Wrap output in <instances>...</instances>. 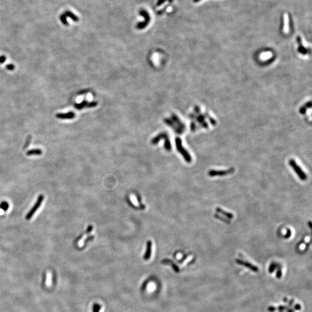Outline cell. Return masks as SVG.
I'll use <instances>...</instances> for the list:
<instances>
[{"label": "cell", "instance_id": "4316f807", "mask_svg": "<svg viewBox=\"0 0 312 312\" xmlns=\"http://www.w3.org/2000/svg\"><path fill=\"white\" fill-rule=\"evenodd\" d=\"M194 1H195V2H197V1H200V0H194Z\"/></svg>", "mask_w": 312, "mask_h": 312}, {"label": "cell", "instance_id": "8fae6325", "mask_svg": "<svg viewBox=\"0 0 312 312\" xmlns=\"http://www.w3.org/2000/svg\"><path fill=\"white\" fill-rule=\"evenodd\" d=\"M216 211H217L218 213H219L223 215L224 216H225V217H227V218H228V219H232L233 218V214H232L231 213L226 212V211L223 210L222 209H221V208H216Z\"/></svg>", "mask_w": 312, "mask_h": 312}, {"label": "cell", "instance_id": "3957f363", "mask_svg": "<svg viewBox=\"0 0 312 312\" xmlns=\"http://www.w3.org/2000/svg\"><path fill=\"white\" fill-rule=\"evenodd\" d=\"M289 165L293 169L296 175L299 176V179L302 180H306L307 179V176L301 168L297 164L296 161L294 159H291L289 161Z\"/></svg>", "mask_w": 312, "mask_h": 312}, {"label": "cell", "instance_id": "4fadbf2b", "mask_svg": "<svg viewBox=\"0 0 312 312\" xmlns=\"http://www.w3.org/2000/svg\"><path fill=\"white\" fill-rule=\"evenodd\" d=\"M42 153V152L41 149H32L27 152V156H32V155H40Z\"/></svg>", "mask_w": 312, "mask_h": 312}, {"label": "cell", "instance_id": "277c9868", "mask_svg": "<svg viewBox=\"0 0 312 312\" xmlns=\"http://www.w3.org/2000/svg\"><path fill=\"white\" fill-rule=\"evenodd\" d=\"M43 196L42 195H40L39 197H38V198L35 203V204L34 205V206L32 207V208L30 210V211L27 213V215H26V219L27 220H29L30 219L32 216L34 215V214L36 212V211L37 210V209L40 207L42 202V201L43 200Z\"/></svg>", "mask_w": 312, "mask_h": 312}, {"label": "cell", "instance_id": "ffe728a7", "mask_svg": "<svg viewBox=\"0 0 312 312\" xmlns=\"http://www.w3.org/2000/svg\"><path fill=\"white\" fill-rule=\"evenodd\" d=\"M101 306L98 304H94L93 306V312H99Z\"/></svg>", "mask_w": 312, "mask_h": 312}, {"label": "cell", "instance_id": "44dd1931", "mask_svg": "<svg viewBox=\"0 0 312 312\" xmlns=\"http://www.w3.org/2000/svg\"><path fill=\"white\" fill-rule=\"evenodd\" d=\"M15 66L14 64H8V65H7L6 66V68L9 71H12V70H14L15 69Z\"/></svg>", "mask_w": 312, "mask_h": 312}, {"label": "cell", "instance_id": "ba28073f", "mask_svg": "<svg viewBox=\"0 0 312 312\" xmlns=\"http://www.w3.org/2000/svg\"><path fill=\"white\" fill-rule=\"evenodd\" d=\"M55 116L60 119H72L75 117V114L73 112H70L66 113H57Z\"/></svg>", "mask_w": 312, "mask_h": 312}, {"label": "cell", "instance_id": "603a6c76", "mask_svg": "<svg viewBox=\"0 0 312 312\" xmlns=\"http://www.w3.org/2000/svg\"><path fill=\"white\" fill-rule=\"evenodd\" d=\"M31 136H29L28 138H27V141H26V144H25V145H24V148H26L28 147L29 143H30V142H31V141H31Z\"/></svg>", "mask_w": 312, "mask_h": 312}, {"label": "cell", "instance_id": "7c38bea8", "mask_svg": "<svg viewBox=\"0 0 312 312\" xmlns=\"http://www.w3.org/2000/svg\"><path fill=\"white\" fill-rule=\"evenodd\" d=\"M288 17L287 14L284 15V32L287 33L288 32Z\"/></svg>", "mask_w": 312, "mask_h": 312}, {"label": "cell", "instance_id": "52a82bcc", "mask_svg": "<svg viewBox=\"0 0 312 312\" xmlns=\"http://www.w3.org/2000/svg\"><path fill=\"white\" fill-rule=\"evenodd\" d=\"M164 121L165 123L168 126H170L172 129H173L174 130L175 133H176L177 134H182L183 133V131L182 130H181L177 126H176V125L175 124V123L171 119L168 118H164Z\"/></svg>", "mask_w": 312, "mask_h": 312}, {"label": "cell", "instance_id": "9c48e42d", "mask_svg": "<svg viewBox=\"0 0 312 312\" xmlns=\"http://www.w3.org/2000/svg\"><path fill=\"white\" fill-rule=\"evenodd\" d=\"M171 118H172V120L177 125V127L181 130H182L183 131L185 129V126H184V124L180 120V119L177 117V116L175 114H172V116H171Z\"/></svg>", "mask_w": 312, "mask_h": 312}, {"label": "cell", "instance_id": "9a60e30c", "mask_svg": "<svg viewBox=\"0 0 312 312\" xmlns=\"http://www.w3.org/2000/svg\"><path fill=\"white\" fill-rule=\"evenodd\" d=\"M64 15L67 17H69L71 19H72L74 22H78L79 20V18L76 15H75L73 13L71 12L70 11H66Z\"/></svg>", "mask_w": 312, "mask_h": 312}, {"label": "cell", "instance_id": "30bf717a", "mask_svg": "<svg viewBox=\"0 0 312 312\" xmlns=\"http://www.w3.org/2000/svg\"><path fill=\"white\" fill-rule=\"evenodd\" d=\"M152 242L151 241H148V243H147V248H146V253H145V254L144 256V259L146 260H148L150 259V256H151V254H152Z\"/></svg>", "mask_w": 312, "mask_h": 312}, {"label": "cell", "instance_id": "e0dca14e", "mask_svg": "<svg viewBox=\"0 0 312 312\" xmlns=\"http://www.w3.org/2000/svg\"><path fill=\"white\" fill-rule=\"evenodd\" d=\"M60 20H61V22L63 23L64 24H65V25L68 24V22H67V16L64 14L61 15Z\"/></svg>", "mask_w": 312, "mask_h": 312}, {"label": "cell", "instance_id": "5bb4252c", "mask_svg": "<svg viewBox=\"0 0 312 312\" xmlns=\"http://www.w3.org/2000/svg\"><path fill=\"white\" fill-rule=\"evenodd\" d=\"M88 102L87 101H83L82 102L79 103V104H75V108H76L78 110H81V109H82L83 108L85 107H87V105L88 104Z\"/></svg>", "mask_w": 312, "mask_h": 312}, {"label": "cell", "instance_id": "7402d4cb", "mask_svg": "<svg viewBox=\"0 0 312 312\" xmlns=\"http://www.w3.org/2000/svg\"><path fill=\"white\" fill-rule=\"evenodd\" d=\"M6 57L5 55H1L0 56V64H3L4 62L6 61Z\"/></svg>", "mask_w": 312, "mask_h": 312}, {"label": "cell", "instance_id": "484cf974", "mask_svg": "<svg viewBox=\"0 0 312 312\" xmlns=\"http://www.w3.org/2000/svg\"><path fill=\"white\" fill-rule=\"evenodd\" d=\"M309 226H310V228H311V222L310 221L309 222Z\"/></svg>", "mask_w": 312, "mask_h": 312}, {"label": "cell", "instance_id": "ac0fdd59", "mask_svg": "<svg viewBox=\"0 0 312 312\" xmlns=\"http://www.w3.org/2000/svg\"><path fill=\"white\" fill-rule=\"evenodd\" d=\"M97 105H98L97 102H91L88 103L87 105V108H93L97 106Z\"/></svg>", "mask_w": 312, "mask_h": 312}, {"label": "cell", "instance_id": "8992f818", "mask_svg": "<svg viewBox=\"0 0 312 312\" xmlns=\"http://www.w3.org/2000/svg\"><path fill=\"white\" fill-rule=\"evenodd\" d=\"M140 14L143 16V17L145 18V22H142V23H139L137 24V28L138 29H143L144 28H145L146 27H147L148 24L150 22V16L149 15V14L147 13L146 11H144V10H142L140 12Z\"/></svg>", "mask_w": 312, "mask_h": 312}, {"label": "cell", "instance_id": "6da1fadb", "mask_svg": "<svg viewBox=\"0 0 312 312\" xmlns=\"http://www.w3.org/2000/svg\"><path fill=\"white\" fill-rule=\"evenodd\" d=\"M175 142L177 151L182 155L185 161H187V162H191L192 161V157L189 153V152L183 147L181 139L179 138H176L175 139Z\"/></svg>", "mask_w": 312, "mask_h": 312}, {"label": "cell", "instance_id": "5b68a950", "mask_svg": "<svg viewBox=\"0 0 312 312\" xmlns=\"http://www.w3.org/2000/svg\"><path fill=\"white\" fill-rule=\"evenodd\" d=\"M234 171L233 168L228 170H210L208 172V175L210 177L214 176H223L229 175Z\"/></svg>", "mask_w": 312, "mask_h": 312}, {"label": "cell", "instance_id": "cb8c5ba5", "mask_svg": "<svg viewBox=\"0 0 312 312\" xmlns=\"http://www.w3.org/2000/svg\"><path fill=\"white\" fill-rule=\"evenodd\" d=\"M291 235V231L290 229H288L287 232V234L284 236V237H285V238H288L289 237H290Z\"/></svg>", "mask_w": 312, "mask_h": 312}, {"label": "cell", "instance_id": "d6986e66", "mask_svg": "<svg viewBox=\"0 0 312 312\" xmlns=\"http://www.w3.org/2000/svg\"><path fill=\"white\" fill-rule=\"evenodd\" d=\"M51 275L50 273H49L47 274V282H46V284H47V286H50L51 284Z\"/></svg>", "mask_w": 312, "mask_h": 312}, {"label": "cell", "instance_id": "d4e9b609", "mask_svg": "<svg viewBox=\"0 0 312 312\" xmlns=\"http://www.w3.org/2000/svg\"><path fill=\"white\" fill-rule=\"evenodd\" d=\"M165 1H166V0H159L158 2V3H157V5L158 6V5H161V4H162V3H164Z\"/></svg>", "mask_w": 312, "mask_h": 312}, {"label": "cell", "instance_id": "2e32d148", "mask_svg": "<svg viewBox=\"0 0 312 312\" xmlns=\"http://www.w3.org/2000/svg\"><path fill=\"white\" fill-rule=\"evenodd\" d=\"M8 208H9V205L6 202H3V203H1V205H0V208L3 209L5 211H6L8 209Z\"/></svg>", "mask_w": 312, "mask_h": 312}, {"label": "cell", "instance_id": "7a4b0ae2", "mask_svg": "<svg viewBox=\"0 0 312 312\" xmlns=\"http://www.w3.org/2000/svg\"><path fill=\"white\" fill-rule=\"evenodd\" d=\"M161 139H164L165 140V144H164L165 149L167 151H170L171 149V142H170L169 137L167 135V134H166V133H161V134H158L157 136H156V137H154L152 140V143L153 144V145H156Z\"/></svg>", "mask_w": 312, "mask_h": 312}]
</instances>
